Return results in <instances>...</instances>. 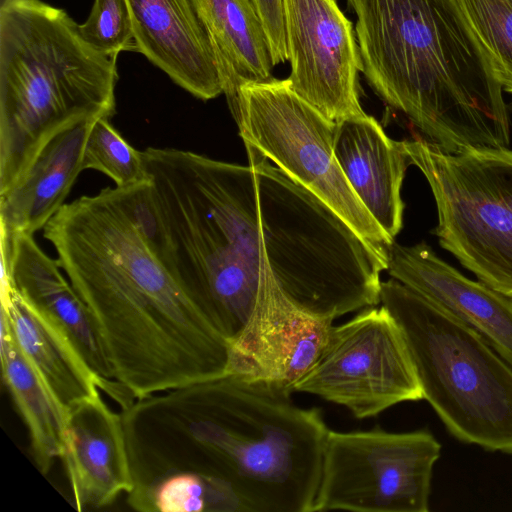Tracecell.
Segmentation results:
<instances>
[{
	"mask_svg": "<svg viewBox=\"0 0 512 512\" xmlns=\"http://www.w3.org/2000/svg\"><path fill=\"white\" fill-rule=\"evenodd\" d=\"M1 318L27 360L68 408L104 391L126 408L134 398L119 383H108L87 364L66 333L15 289L1 284Z\"/></svg>",
	"mask_w": 512,
	"mask_h": 512,
	"instance_id": "obj_16",
	"label": "cell"
},
{
	"mask_svg": "<svg viewBox=\"0 0 512 512\" xmlns=\"http://www.w3.org/2000/svg\"><path fill=\"white\" fill-rule=\"evenodd\" d=\"M266 35L273 66L288 60L284 0H250Z\"/></svg>",
	"mask_w": 512,
	"mask_h": 512,
	"instance_id": "obj_25",
	"label": "cell"
},
{
	"mask_svg": "<svg viewBox=\"0 0 512 512\" xmlns=\"http://www.w3.org/2000/svg\"><path fill=\"white\" fill-rule=\"evenodd\" d=\"M210 40L230 112L240 87L271 80L269 44L250 0H190Z\"/></svg>",
	"mask_w": 512,
	"mask_h": 512,
	"instance_id": "obj_19",
	"label": "cell"
},
{
	"mask_svg": "<svg viewBox=\"0 0 512 512\" xmlns=\"http://www.w3.org/2000/svg\"><path fill=\"white\" fill-rule=\"evenodd\" d=\"M96 118H83L57 130L37 150L13 184L0 193L1 233L34 234L65 204L83 169L88 132Z\"/></svg>",
	"mask_w": 512,
	"mask_h": 512,
	"instance_id": "obj_18",
	"label": "cell"
},
{
	"mask_svg": "<svg viewBox=\"0 0 512 512\" xmlns=\"http://www.w3.org/2000/svg\"><path fill=\"white\" fill-rule=\"evenodd\" d=\"M284 21L292 90L331 121L366 115L356 34L337 0H284Z\"/></svg>",
	"mask_w": 512,
	"mask_h": 512,
	"instance_id": "obj_10",
	"label": "cell"
},
{
	"mask_svg": "<svg viewBox=\"0 0 512 512\" xmlns=\"http://www.w3.org/2000/svg\"><path fill=\"white\" fill-rule=\"evenodd\" d=\"M128 503L144 512H245L227 484L190 471L170 472L134 486Z\"/></svg>",
	"mask_w": 512,
	"mask_h": 512,
	"instance_id": "obj_21",
	"label": "cell"
},
{
	"mask_svg": "<svg viewBox=\"0 0 512 512\" xmlns=\"http://www.w3.org/2000/svg\"><path fill=\"white\" fill-rule=\"evenodd\" d=\"M43 229L135 400L227 373L229 341L159 252L149 178L64 204Z\"/></svg>",
	"mask_w": 512,
	"mask_h": 512,
	"instance_id": "obj_1",
	"label": "cell"
},
{
	"mask_svg": "<svg viewBox=\"0 0 512 512\" xmlns=\"http://www.w3.org/2000/svg\"><path fill=\"white\" fill-rule=\"evenodd\" d=\"M79 29L90 45L106 55L136 51L126 0H94L88 18L79 24Z\"/></svg>",
	"mask_w": 512,
	"mask_h": 512,
	"instance_id": "obj_24",
	"label": "cell"
},
{
	"mask_svg": "<svg viewBox=\"0 0 512 512\" xmlns=\"http://www.w3.org/2000/svg\"><path fill=\"white\" fill-rule=\"evenodd\" d=\"M291 395L226 373L135 400L121 412L134 485L190 471L227 484L245 512H312L329 429Z\"/></svg>",
	"mask_w": 512,
	"mask_h": 512,
	"instance_id": "obj_2",
	"label": "cell"
},
{
	"mask_svg": "<svg viewBox=\"0 0 512 512\" xmlns=\"http://www.w3.org/2000/svg\"><path fill=\"white\" fill-rule=\"evenodd\" d=\"M60 459L79 511L107 506L134 488L121 413L101 393L69 408Z\"/></svg>",
	"mask_w": 512,
	"mask_h": 512,
	"instance_id": "obj_13",
	"label": "cell"
},
{
	"mask_svg": "<svg viewBox=\"0 0 512 512\" xmlns=\"http://www.w3.org/2000/svg\"><path fill=\"white\" fill-rule=\"evenodd\" d=\"M332 319L297 305L265 263L250 315L229 342L227 373L293 393L324 349Z\"/></svg>",
	"mask_w": 512,
	"mask_h": 512,
	"instance_id": "obj_11",
	"label": "cell"
},
{
	"mask_svg": "<svg viewBox=\"0 0 512 512\" xmlns=\"http://www.w3.org/2000/svg\"><path fill=\"white\" fill-rule=\"evenodd\" d=\"M440 453L427 430H329L312 512H427Z\"/></svg>",
	"mask_w": 512,
	"mask_h": 512,
	"instance_id": "obj_8",
	"label": "cell"
},
{
	"mask_svg": "<svg viewBox=\"0 0 512 512\" xmlns=\"http://www.w3.org/2000/svg\"><path fill=\"white\" fill-rule=\"evenodd\" d=\"M1 283H9L30 305L56 323L90 368L104 381L115 382L91 316L57 261L47 256L32 234L1 233Z\"/></svg>",
	"mask_w": 512,
	"mask_h": 512,
	"instance_id": "obj_15",
	"label": "cell"
},
{
	"mask_svg": "<svg viewBox=\"0 0 512 512\" xmlns=\"http://www.w3.org/2000/svg\"><path fill=\"white\" fill-rule=\"evenodd\" d=\"M136 51L193 96L223 93L208 35L190 0H126Z\"/></svg>",
	"mask_w": 512,
	"mask_h": 512,
	"instance_id": "obj_14",
	"label": "cell"
},
{
	"mask_svg": "<svg viewBox=\"0 0 512 512\" xmlns=\"http://www.w3.org/2000/svg\"><path fill=\"white\" fill-rule=\"evenodd\" d=\"M334 152L361 203L394 240L403 226L401 187L411 164L404 141L391 139L366 114L336 122Z\"/></svg>",
	"mask_w": 512,
	"mask_h": 512,
	"instance_id": "obj_17",
	"label": "cell"
},
{
	"mask_svg": "<svg viewBox=\"0 0 512 512\" xmlns=\"http://www.w3.org/2000/svg\"><path fill=\"white\" fill-rule=\"evenodd\" d=\"M389 275L480 333L512 366V299L473 281L440 259L425 242L393 243Z\"/></svg>",
	"mask_w": 512,
	"mask_h": 512,
	"instance_id": "obj_12",
	"label": "cell"
},
{
	"mask_svg": "<svg viewBox=\"0 0 512 512\" xmlns=\"http://www.w3.org/2000/svg\"><path fill=\"white\" fill-rule=\"evenodd\" d=\"M293 392L344 406L357 419L423 399L402 331L382 305L333 326L320 356Z\"/></svg>",
	"mask_w": 512,
	"mask_h": 512,
	"instance_id": "obj_9",
	"label": "cell"
},
{
	"mask_svg": "<svg viewBox=\"0 0 512 512\" xmlns=\"http://www.w3.org/2000/svg\"><path fill=\"white\" fill-rule=\"evenodd\" d=\"M83 169L106 174L117 187L148 180L142 152L134 149L106 117L96 118L88 132Z\"/></svg>",
	"mask_w": 512,
	"mask_h": 512,
	"instance_id": "obj_23",
	"label": "cell"
},
{
	"mask_svg": "<svg viewBox=\"0 0 512 512\" xmlns=\"http://www.w3.org/2000/svg\"><path fill=\"white\" fill-rule=\"evenodd\" d=\"M234 120L246 150L272 162L388 257L394 240L361 203L335 156L336 122L296 94L287 79L274 78L240 87Z\"/></svg>",
	"mask_w": 512,
	"mask_h": 512,
	"instance_id": "obj_7",
	"label": "cell"
},
{
	"mask_svg": "<svg viewBox=\"0 0 512 512\" xmlns=\"http://www.w3.org/2000/svg\"><path fill=\"white\" fill-rule=\"evenodd\" d=\"M504 90L512 93V0H458Z\"/></svg>",
	"mask_w": 512,
	"mask_h": 512,
	"instance_id": "obj_22",
	"label": "cell"
},
{
	"mask_svg": "<svg viewBox=\"0 0 512 512\" xmlns=\"http://www.w3.org/2000/svg\"><path fill=\"white\" fill-rule=\"evenodd\" d=\"M361 72L448 153L509 148L503 87L458 0H347Z\"/></svg>",
	"mask_w": 512,
	"mask_h": 512,
	"instance_id": "obj_3",
	"label": "cell"
},
{
	"mask_svg": "<svg viewBox=\"0 0 512 512\" xmlns=\"http://www.w3.org/2000/svg\"><path fill=\"white\" fill-rule=\"evenodd\" d=\"M380 304L402 331L425 399L451 435L512 455V366L476 330L395 279Z\"/></svg>",
	"mask_w": 512,
	"mask_h": 512,
	"instance_id": "obj_5",
	"label": "cell"
},
{
	"mask_svg": "<svg viewBox=\"0 0 512 512\" xmlns=\"http://www.w3.org/2000/svg\"><path fill=\"white\" fill-rule=\"evenodd\" d=\"M117 56L90 45L79 24L42 0L0 6V193L57 130L115 113Z\"/></svg>",
	"mask_w": 512,
	"mask_h": 512,
	"instance_id": "obj_4",
	"label": "cell"
},
{
	"mask_svg": "<svg viewBox=\"0 0 512 512\" xmlns=\"http://www.w3.org/2000/svg\"><path fill=\"white\" fill-rule=\"evenodd\" d=\"M404 145L433 193L439 244L481 282L512 299V150L448 153L421 139Z\"/></svg>",
	"mask_w": 512,
	"mask_h": 512,
	"instance_id": "obj_6",
	"label": "cell"
},
{
	"mask_svg": "<svg viewBox=\"0 0 512 512\" xmlns=\"http://www.w3.org/2000/svg\"><path fill=\"white\" fill-rule=\"evenodd\" d=\"M0 339L3 382L28 429L33 460L47 474L62 454L69 408L23 355L2 318Z\"/></svg>",
	"mask_w": 512,
	"mask_h": 512,
	"instance_id": "obj_20",
	"label": "cell"
}]
</instances>
